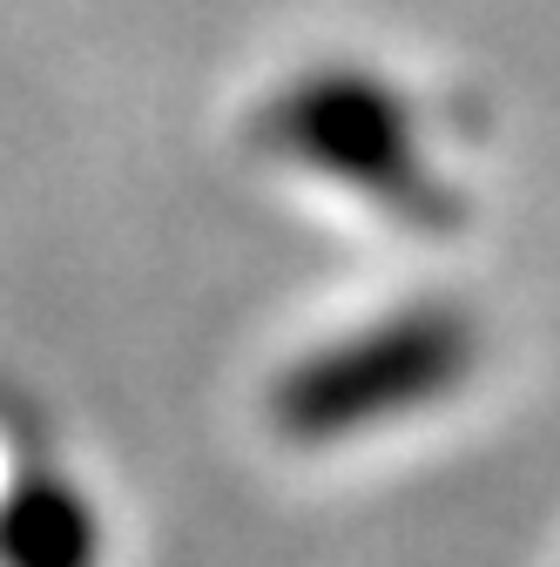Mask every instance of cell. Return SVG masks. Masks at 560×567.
I'll return each instance as SVG.
<instances>
[{
  "label": "cell",
  "instance_id": "1",
  "mask_svg": "<svg viewBox=\"0 0 560 567\" xmlns=\"http://www.w3.org/2000/svg\"><path fill=\"white\" fill-rule=\"evenodd\" d=\"M473 372L479 324L453 298H426L291 359L270 385V425L291 446H344L453 399Z\"/></svg>",
  "mask_w": 560,
  "mask_h": 567
},
{
  "label": "cell",
  "instance_id": "2",
  "mask_svg": "<svg viewBox=\"0 0 560 567\" xmlns=\"http://www.w3.org/2000/svg\"><path fill=\"white\" fill-rule=\"evenodd\" d=\"M263 156L311 169L412 230H453L459 189L433 169L412 102L372 68H304L257 109Z\"/></svg>",
  "mask_w": 560,
  "mask_h": 567
},
{
  "label": "cell",
  "instance_id": "3",
  "mask_svg": "<svg viewBox=\"0 0 560 567\" xmlns=\"http://www.w3.org/2000/svg\"><path fill=\"white\" fill-rule=\"evenodd\" d=\"M0 567H102V520L75 480L21 473L0 493Z\"/></svg>",
  "mask_w": 560,
  "mask_h": 567
}]
</instances>
